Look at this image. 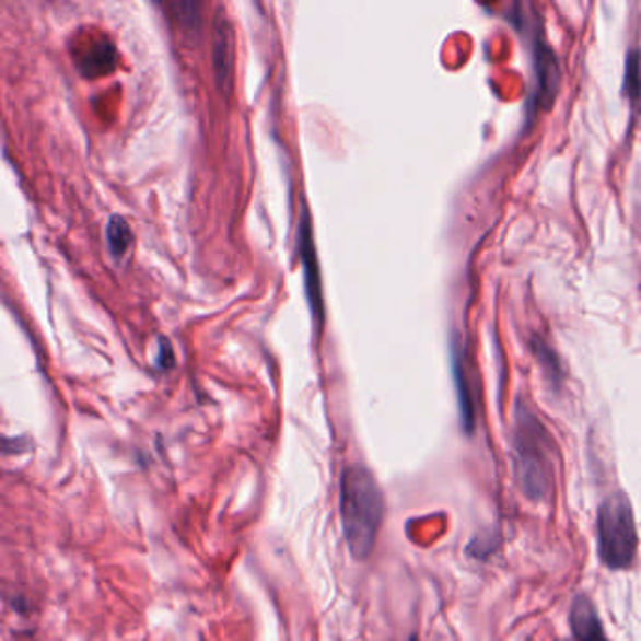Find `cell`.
<instances>
[{
    "label": "cell",
    "instance_id": "obj_13",
    "mask_svg": "<svg viewBox=\"0 0 641 641\" xmlns=\"http://www.w3.org/2000/svg\"><path fill=\"white\" fill-rule=\"evenodd\" d=\"M156 361H159V368L161 369H170L174 365V350H172V345L164 341V339L161 341V348H159V358H156Z\"/></svg>",
    "mask_w": 641,
    "mask_h": 641
},
{
    "label": "cell",
    "instance_id": "obj_9",
    "mask_svg": "<svg viewBox=\"0 0 641 641\" xmlns=\"http://www.w3.org/2000/svg\"><path fill=\"white\" fill-rule=\"evenodd\" d=\"M115 65V49L109 42L93 40L80 54L78 67L88 75L107 74Z\"/></svg>",
    "mask_w": 641,
    "mask_h": 641
},
{
    "label": "cell",
    "instance_id": "obj_7",
    "mask_svg": "<svg viewBox=\"0 0 641 641\" xmlns=\"http://www.w3.org/2000/svg\"><path fill=\"white\" fill-rule=\"evenodd\" d=\"M452 369H454L455 392H457V403H459V412H462L463 429H465V433H473V429L476 426L473 386H470V381H468L463 350L457 345L452 347Z\"/></svg>",
    "mask_w": 641,
    "mask_h": 641
},
{
    "label": "cell",
    "instance_id": "obj_6",
    "mask_svg": "<svg viewBox=\"0 0 641 641\" xmlns=\"http://www.w3.org/2000/svg\"><path fill=\"white\" fill-rule=\"evenodd\" d=\"M570 628L578 641H608L595 604L585 595L575 596L570 609Z\"/></svg>",
    "mask_w": 641,
    "mask_h": 641
},
{
    "label": "cell",
    "instance_id": "obj_2",
    "mask_svg": "<svg viewBox=\"0 0 641 641\" xmlns=\"http://www.w3.org/2000/svg\"><path fill=\"white\" fill-rule=\"evenodd\" d=\"M514 452L520 488L531 501H541L551 486L549 434L536 416L523 408L515 421Z\"/></svg>",
    "mask_w": 641,
    "mask_h": 641
},
{
    "label": "cell",
    "instance_id": "obj_3",
    "mask_svg": "<svg viewBox=\"0 0 641 641\" xmlns=\"http://www.w3.org/2000/svg\"><path fill=\"white\" fill-rule=\"evenodd\" d=\"M596 544L601 561L609 570H625L634 562L638 553V531L634 512L625 494H609L598 508Z\"/></svg>",
    "mask_w": 641,
    "mask_h": 641
},
{
    "label": "cell",
    "instance_id": "obj_10",
    "mask_svg": "<svg viewBox=\"0 0 641 641\" xmlns=\"http://www.w3.org/2000/svg\"><path fill=\"white\" fill-rule=\"evenodd\" d=\"M622 93L627 94L634 109H641V54L638 49L628 51Z\"/></svg>",
    "mask_w": 641,
    "mask_h": 641
},
{
    "label": "cell",
    "instance_id": "obj_4",
    "mask_svg": "<svg viewBox=\"0 0 641 641\" xmlns=\"http://www.w3.org/2000/svg\"><path fill=\"white\" fill-rule=\"evenodd\" d=\"M525 10H527V4H514L508 20L514 23L517 33L527 34V42L533 49L536 89L533 98L528 101V114L533 119L540 109L551 106L557 89H559L561 75H559V65H557L553 51L548 46L544 31H541L540 21L535 18L536 14H533L535 8L528 4V12Z\"/></svg>",
    "mask_w": 641,
    "mask_h": 641
},
{
    "label": "cell",
    "instance_id": "obj_1",
    "mask_svg": "<svg viewBox=\"0 0 641 641\" xmlns=\"http://www.w3.org/2000/svg\"><path fill=\"white\" fill-rule=\"evenodd\" d=\"M341 517L345 540L358 561L373 553L384 520V494L371 470L361 465L345 468L341 478Z\"/></svg>",
    "mask_w": 641,
    "mask_h": 641
},
{
    "label": "cell",
    "instance_id": "obj_5",
    "mask_svg": "<svg viewBox=\"0 0 641 641\" xmlns=\"http://www.w3.org/2000/svg\"><path fill=\"white\" fill-rule=\"evenodd\" d=\"M211 57H213L214 81L221 91L228 93L234 81L235 40L234 27L222 10L214 18Z\"/></svg>",
    "mask_w": 641,
    "mask_h": 641
},
{
    "label": "cell",
    "instance_id": "obj_8",
    "mask_svg": "<svg viewBox=\"0 0 641 641\" xmlns=\"http://www.w3.org/2000/svg\"><path fill=\"white\" fill-rule=\"evenodd\" d=\"M311 230H308V219L305 214L303 219V268H305V282H307V295L311 300V307L313 313L322 318V292H320V275H318V264H316V256H314L313 243H311Z\"/></svg>",
    "mask_w": 641,
    "mask_h": 641
},
{
    "label": "cell",
    "instance_id": "obj_12",
    "mask_svg": "<svg viewBox=\"0 0 641 641\" xmlns=\"http://www.w3.org/2000/svg\"><path fill=\"white\" fill-rule=\"evenodd\" d=\"M175 20L179 21L180 27L187 33H198L201 27V7L195 2H177L172 4Z\"/></svg>",
    "mask_w": 641,
    "mask_h": 641
},
{
    "label": "cell",
    "instance_id": "obj_11",
    "mask_svg": "<svg viewBox=\"0 0 641 641\" xmlns=\"http://www.w3.org/2000/svg\"><path fill=\"white\" fill-rule=\"evenodd\" d=\"M106 241L109 253L114 256H125L132 245V230L123 217H112L106 226Z\"/></svg>",
    "mask_w": 641,
    "mask_h": 641
}]
</instances>
